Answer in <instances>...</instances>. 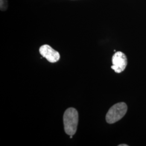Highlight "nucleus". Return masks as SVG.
Returning a JSON list of instances; mask_svg holds the SVG:
<instances>
[{
    "label": "nucleus",
    "instance_id": "1",
    "mask_svg": "<svg viewBox=\"0 0 146 146\" xmlns=\"http://www.w3.org/2000/svg\"><path fill=\"white\" fill-rule=\"evenodd\" d=\"M78 114L77 110L69 108L63 115L64 128L66 133L69 135H74L76 132L78 125Z\"/></svg>",
    "mask_w": 146,
    "mask_h": 146
},
{
    "label": "nucleus",
    "instance_id": "2",
    "mask_svg": "<svg viewBox=\"0 0 146 146\" xmlns=\"http://www.w3.org/2000/svg\"><path fill=\"white\" fill-rule=\"evenodd\" d=\"M127 111V106L124 102H120L113 105L107 112L106 120L110 123L113 124L121 120Z\"/></svg>",
    "mask_w": 146,
    "mask_h": 146
},
{
    "label": "nucleus",
    "instance_id": "3",
    "mask_svg": "<svg viewBox=\"0 0 146 146\" xmlns=\"http://www.w3.org/2000/svg\"><path fill=\"white\" fill-rule=\"evenodd\" d=\"M113 65L111 67L115 73L122 72L127 65V58L125 54L121 52H117L112 57Z\"/></svg>",
    "mask_w": 146,
    "mask_h": 146
},
{
    "label": "nucleus",
    "instance_id": "4",
    "mask_svg": "<svg viewBox=\"0 0 146 146\" xmlns=\"http://www.w3.org/2000/svg\"><path fill=\"white\" fill-rule=\"evenodd\" d=\"M39 52L42 56L50 62H56L60 58L59 52L48 44H44L40 47Z\"/></svg>",
    "mask_w": 146,
    "mask_h": 146
},
{
    "label": "nucleus",
    "instance_id": "5",
    "mask_svg": "<svg viewBox=\"0 0 146 146\" xmlns=\"http://www.w3.org/2000/svg\"><path fill=\"white\" fill-rule=\"evenodd\" d=\"M0 8L1 11H5L8 8V2L7 0H1L0 1Z\"/></svg>",
    "mask_w": 146,
    "mask_h": 146
},
{
    "label": "nucleus",
    "instance_id": "6",
    "mask_svg": "<svg viewBox=\"0 0 146 146\" xmlns=\"http://www.w3.org/2000/svg\"><path fill=\"white\" fill-rule=\"evenodd\" d=\"M119 146H128L127 145H125V144H123V145H119Z\"/></svg>",
    "mask_w": 146,
    "mask_h": 146
}]
</instances>
